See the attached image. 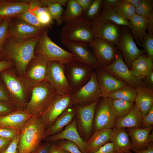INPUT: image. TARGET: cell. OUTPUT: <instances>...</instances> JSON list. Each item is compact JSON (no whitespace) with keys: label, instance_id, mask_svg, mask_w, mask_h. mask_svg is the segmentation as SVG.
I'll return each mask as SVG.
<instances>
[{"label":"cell","instance_id":"f907efd6","mask_svg":"<svg viewBox=\"0 0 153 153\" xmlns=\"http://www.w3.org/2000/svg\"><path fill=\"white\" fill-rule=\"evenodd\" d=\"M113 144L109 142L101 146L93 153H117L114 150Z\"/></svg>","mask_w":153,"mask_h":153},{"label":"cell","instance_id":"ab89813d","mask_svg":"<svg viewBox=\"0 0 153 153\" xmlns=\"http://www.w3.org/2000/svg\"><path fill=\"white\" fill-rule=\"evenodd\" d=\"M153 0H141L135 8L136 14L148 19L153 14Z\"/></svg>","mask_w":153,"mask_h":153},{"label":"cell","instance_id":"484cf974","mask_svg":"<svg viewBox=\"0 0 153 153\" xmlns=\"http://www.w3.org/2000/svg\"><path fill=\"white\" fill-rule=\"evenodd\" d=\"M143 115L135 105L126 115L116 118L114 128L129 129L141 128Z\"/></svg>","mask_w":153,"mask_h":153},{"label":"cell","instance_id":"6da1fadb","mask_svg":"<svg viewBox=\"0 0 153 153\" xmlns=\"http://www.w3.org/2000/svg\"><path fill=\"white\" fill-rule=\"evenodd\" d=\"M40 35L22 42L10 37L0 52V58L4 57L6 60L14 62L19 77L23 75L31 61L36 58L35 50Z\"/></svg>","mask_w":153,"mask_h":153},{"label":"cell","instance_id":"7402d4cb","mask_svg":"<svg viewBox=\"0 0 153 153\" xmlns=\"http://www.w3.org/2000/svg\"><path fill=\"white\" fill-rule=\"evenodd\" d=\"M33 116L25 109H17L8 114L0 116V127L13 130L19 134L25 123Z\"/></svg>","mask_w":153,"mask_h":153},{"label":"cell","instance_id":"277c9868","mask_svg":"<svg viewBox=\"0 0 153 153\" xmlns=\"http://www.w3.org/2000/svg\"><path fill=\"white\" fill-rule=\"evenodd\" d=\"M50 29L42 30L35 47L36 56L49 61H56L65 64L74 60L73 54L61 48L49 38L48 33Z\"/></svg>","mask_w":153,"mask_h":153},{"label":"cell","instance_id":"f546056e","mask_svg":"<svg viewBox=\"0 0 153 153\" xmlns=\"http://www.w3.org/2000/svg\"><path fill=\"white\" fill-rule=\"evenodd\" d=\"M153 61L148 56L142 55L133 62L130 70L134 76L143 79L153 71Z\"/></svg>","mask_w":153,"mask_h":153},{"label":"cell","instance_id":"91938a15","mask_svg":"<svg viewBox=\"0 0 153 153\" xmlns=\"http://www.w3.org/2000/svg\"><path fill=\"white\" fill-rule=\"evenodd\" d=\"M148 34L153 36V14L147 19V29Z\"/></svg>","mask_w":153,"mask_h":153},{"label":"cell","instance_id":"f1b7e54d","mask_svg":"<svg viewBox=\"0 0 153 153\" xmlns=\"http://www.w3.org/2000/svg\"><path fill=\"white\" fill-rule=\"evenodd\" d=\"M110 141L113 144L114 150L117 153L130 150V139L125 128H114L112 129Z\"/></svg>","mask_w":153,"mask_h":153},{"label":"cell","instance_id":"6f0895ef","mask_svg":"<svg viewBox=\"0 0 153 153\" xmlns=\"http://www.w3.org/2000/svg\"><path fill=\"white\" fill-rule=\"evenodd\" d=\"M131 150L135 153H153V142L149 143L145 149L139 150L132 149Z\"/></svg>","mask_w":153,"mask_h":153},{"label":"cell","instance_id":"681fc988","mask_svg":"<svg viewBox=\"0 0 153 153\" xmlns=\"http://www.w3.org/2000/svg\"><path fill=\"white\" fill-rule=\"evenodd\" d=\"M53 143L45 141L31 153H49Z\"/></svg>","mask_w":153,"mask_h":153},{"label":"cell","instance_id":"7a4b0ae2","mask_svg":"<svg viewBox=\"0 0 153 153\" xmlns=\"http://www.w3.org/2000/svg\"><path fill=\"white\" fill-rule=\"evenodd\" d=\"M46 129L39 116H33L25 123L19 134L18 153H31L44 140Z\"/></svg>","mask_w":153,"mask_h":153},{"label":"cell","instance_id":"cb8c5ba5","mask_svg":"<svg viewBox=\"0 0 153 153\" xmlns=\"http://www.w3.org/2000/svg\"><path fill=\"white\" fill-rule=\"evenodd\" d=\"M152 129L153 125L147 128H128V133L131 143L130 150L145 149L149 143L153 142L150 138Z\"/></svg>","mask_w":153,"mask_h":153},{"label":"cell","instance_id":"5bb4252c","mask_svg":"<svg viewBox=\"0 0 153 153\" xmlns=\"http://www.w3.org/2000/svg\"><path fill=\"white\" fill-rule=\"evenodd\" d=\"M103 68L135 89L143 82V78L134 76L132 73L118 50L113 62Z\"/></svg>","mask_w":153,"mask_h":153},{"label":"cell","instance_id":"4fadbf2b","mask_svg":"<svg viewBox=\"0 0 153 153\" xmlns=\"http://www.w3.org/2000/svg\"><path fill=\"white\" fill-rule=\"evenodd\" d=\"M120 26L110 20H95L91 22L94 38L101 39L116 46L121 36Z\"/></svg>","mask_w":153,"mask_h":153},{"label":"cell","instance_id":"7dc6e473","mask_svg":"<svg viewBox=\"0 0 153 153\" xmlns=\"http://www.w3.org/2000/svg\"><path fill=\"white\" fill-rule=\"evenodd\" d=\"M19 134L13 139L7 148L1 153H18V143Z\"/></svg>","mask_w":153,"mask_h":153},{"label":"cell","instance_id":"6125c7cd","mask_svg":"<svg viewBox=\"0 0 153 153\" xmlns=\"http://www.w3.org/2000/svg\"><path fill=\"white\" fill-rule=\"evenodd\" d=\"M130 3L135 8L138 6L140 3L141 0H125Z\"/></svg>","mask_w":153,"mask_h":153},{"label":"cell","instance_id":"52a82bcc","mask_svg":"<svg viewBox=\"0 0 153 153\" xmlns=\"http://www.w3.org/2000/svg\"><path fill=\"white\" fill-rule=\"evenodd\" d=\"M64 66L65 75L72 93L85 84L95 71L91 66L75 60L64 64Z\"/></svg>","mask_w":153,"mask_h":153},{"label":"cell","instance_id":"74e56055","mask_svg":"<svg viewBox=\"0 0 153 153\" xmlns=\"http://www.w3.org/2000/svg\"><path fill=\"white\" fill-rule=\"evenodd\" d=\"M112 104L116 118L127 114L135 105L134 103L126 101L120 99H112Z\"/></svg>","mask_w":153,"mask_h":153},{"label":"cell","instance_id":"db71d44e","mask_svg":"<svg viewBox=\"0 0 153 153\" xmlns=\"http://www.w3.org/2000/svg\"><path fill=\"white\" fill-rule=\"evenodd\" d=\"M12 140L0 136V153L3 152L7 148Z\"/></svg>","mask_w":153,"mask_h":153},{"label":"cell","instance_id":"9f6ffc18","mask_svg":"<svg viewBox=\"0 0 153 153\" xmlns=\"http://www.w3.org/2000/svg\"><path fill=\"white\" fill-rule=\"evenodd\" d=\"M121 0H104L101 8L105 7H114L121 1Z\"/></svg>","mask_w":153,"mask_h":153},{"label":"cell","instance_id":"e7e4bbea","mask_svg":"<svg viewBox=\"0 0 153 153\" xmlns=\"http://www.w3.org/2000/svg\"><path fill=\"white\" fill-rule=\"evenodd\" d=\"M4 18H0V24L2 22Z\"/></svg>","mask_w":153,"mask_h":153},{"label":"cell","instance_id":"4dcf8cb0","mask_svg":"<svg viewBox=\"0 0 153 153\" xmlns=\"http://www.w3.org/2000/svg\"><path fill=\"white\" fill-rule=\"evenodd\" d=\"M131 31L136 42L140 45L143 41L147 29V19L135 14L129 20Z\"/></svg>","mask_w":153,"mask_h":153},{"label":"cell","instance_id":"2e32d148","mask_svg":"<svg viewBox=\"0 0 153 153\" xmlns=\"http://www.w3.org/2000/svg\"><path fill=\"white\" fill-rule=\"evenodd\" d=\"M88 45L101 68L109 65L115 60L118 50L116 46L98 38H94Z\"/></svg>","mask_w":153,"mask_h":153},{"label":"cell","instance_id":"1f68e13d","mask_svg":"<svg viewBox=\"0 0 153 153\" xmlns=\"http://www.w3.org/2000/svg\"><path fill=\"white\" fill-rule=\"evenodd\" d=\"M44 6L47 7L53 20L58 25L63 23L62 15L63 9L62 6L66 5L68 0H41Z\"/></svg>","mask_w":153,"mask_h":153},{"label":"cell","instance_id":"f6af8a7d","mask_svg":"<svg viewBox=\"0 0 153 153\" xmlns=\"http://www.w3.org/2000/svg\"><path fill=\"white\" fill-rule=\"evenodd\" d=\"M17 109L10 102L0 101V116L8 114Z\"/></svg>","mask_w":153,"mask_h":153},{"label":"cell","instance_id":"9c48e42d","mask_svg":"<svg viewBox=\"0 0 153 153\" xmlns=\"http://www.w3.org/2000/svg\"><path fill=\"white\" fill-rule=\"evenodd\" d=\"M109 97H101L96 107L93 124L95 131L114 128L116 115Z\"/></svg>","mask_w":153,"mask_h":153},{"label":"cell","instance_id":"94428289","mask_svg":"<svg viewBox=\"0 0 153 153\" xmlns=\"http://www.w3.org/2000/svg\"><path fill=\"white\" fill-rule=\"evenodd\" d=\"M49 153H63V151L56 145L55 143H53Z\"/></svg>","mask_w":153,"mask_h":153},{"label":"cell","instance_id":"ba28073f","mask_svg":"<svg viewBox=\"0 0 153 153\" xmlns=\"http://www.w3.org/2000/svg\"><path fill=\"white\" fill-rule=\"evenodd\" d=\"M45 80L52 86L59 95H65L72 93L65 75L64 64L60 62H47Z\"/></svg>","mask_w":153,"mask_h":153},{"label":"cell","instance_id":"ffe728a7","mask_svg":"<svg viewBox=\"0 0 153 153\" xmlns=\"http://www.w3.org/2000/svg\"><path fill=\"white\" fill-rule=\"evenodd\" d=\"M60 140H67L72 141L77 145L82 153H87L86 142L81 137L78 133L76 128L75 116L64 129L57 134L47 137L44 140L54 143Z\"/></svg>","mask_w":153,"mask_h":153},{"label":"cell","instance_id":"8992f818","mask_svg":"<svg viewBox=\"0 0 153 153\" xmlns=\"http://www.w3.org/2000/svg\"><path fill=\"white\" fill-rule=\"evenodd\" d=\"M60 35L62 43L71 42L89 43L94 39L91 29V22L82 16L66 23Z\"/></svg>","mask_w":153,"mask_h":153},{"label":"cell","instance_id":"60d3db41","mask_svg":"<svg viewBox=\"0 0 153 153\" xmlns=\"http://www.w3.org/2000/svg\"><path fill=\"white\" fill-rule=\"evenodd\" d=\"M12 18H4L0 24V52L3 49L7 39L10 37L8 31V26Z\"/></svg>","mask_w":153,"mask_h":153},{"label":"cell","instance_id":"603a6c76","mask_svg":"<svg viewBox=\"0 0 153 153\" xmlns=\"http://www.w3.org/2000/svg\"><path fill=\"white\" fill-rule=\"evenodd\" d=\"M135 89L137 93L135 105L141 112L143 117L153 107V88L148 87L143 81Z\"/></svg>","mask_w":153,"mask_h":153},{"label":"cell","instance_id":"8d00e7d4","mask_svg":"<svg viewBox=\"0 0 153 153\" xmlns=\"http://www.w3.org/2000/svg\"><path fill=\"white\" fill-rule=\"evenodd\" d=\"M114 9L118 14L128 21L136 14L135 8L125 0H121Z\"/></svg>","mask_w":153,"mask_h":153},{"label":"cell","instance_id":"ac0fdd59","mask_svg":"<svg viewBox=\"0 0 153 153\" xmlns=\"http://www.w3.org/2000/svg\"><path fill=\"white\" fill-rule=\"evenodd\" d=\"M12 18L9 25L10 37L15 40L22 42L40 35L42 30L29 25L15 17Z\"/></svg>","mask_w":153,"mask_h":153},{"label":"cell","instance_id":"be15d7a7","mask_svg":"<svg viewBox=\"0 0 153 153\" xmlns=\"http://www.w3.org/2000/svg\"><path fill=\"white\" fill-rule=\"evenodd\" d=\"M120 153H133L131 151V150H130L126 152Z\"/></svg>","mask_w":153,"mask_h":153},{"label":"cell","instance_id":"b9f144b4","mask_svg":"<svg viewBox=\"0 0 153 153\" xmlns=\"http://www.w3.org/2000/svg\"><path fill=\"white\" fill-rule=\"evenodd\" d=\"M15 17L41 30L44 29L40 24L37 18L31 11L27 10Z\"/></svg>","mask_w":153,"mask_h":153},{"label":"cell","instance_id":"f5cc1de1","mask_svg":"<svg viewBox=\"0 0 153 153\" xmlns=\"http://www.w3.org/2000/svg\"><path fill=\"white\" fill-rule=\"evenodd\" d=\"M82 8L83 14L87 11L93 0H75Z\"/></svg>","mask_w":153,"mask_h":153},{"label":"cell","instance_id":"5b68a950","mask_svg":"<svg viewBox=\"0 0 153 153\" xmlns=\"http://www.w3.org/2000/svg\"><path fill=\"white\" fill-rule=\"evenodd\" d=\"M31 95L25 110L34 116H39L58 94L48 82L44 80L33 87Z\"/></svg>","mask_w":153,"mask_h":153},{"label":"cell","instance_id":"bcb514c9","mask_svg":"<svg viewBox=\"0 0 153 153\" xmlns=\"http://www.w3.org/2000/svg\"><path fill=\"white\" fill-rule=\"evenodd\" d=\"M153 125V107L143 118L141 128H147Z\"/></svg>","mask_w":153,"mask_h":153},{"label":"cell","instance_id":"8fae6325","mask_svg":"<svg viewBox=\"0 0 153 153\" xmlns=\"http://www.w3.org/2000/svg\"><path fill=\"white\" fill-rule=\"evenodd\" d=\"M71 94L61 95L57 94L53 98L39 117L46 129L68 108L72 106Z\"/></svg>","mask_w":153,"mask_h":153},{"label":"cell","instance_id":"680465c9","mask_svg":"<svg viewBox=\"0 0 153 153\" xmlns=\"http://www.w3.org/2000/svg\"><path fill=\"white\" fill-rule=\"evenodd\" d=\"M143 82L148 87L153 88V71L143 79Z\"/></svg>","mask_w":153,"mask_h":153},{"label":"cell","instance_id":"003e7915","mask_svg":"<svg viewBox=\"0 0 153 153\" xmlns=\"http://www.w3.org/2000/svg\"><path fill=\"white\" fill-rule=\"evenodd\" d=\"M1 0H0V2L1 1Z\"/></svg>","mask_w":153,"mask_h":153},{"label":"cell","instance_id":"7bdbcfd3","mask_svg":"<svg viewBox=\"0 0 153 153\" xmlns=\"http://www.w3.org/2000/svg\"><path fill=\"white\" fill-rule=\"evenodd\" d=\"M55 143L61 149L71 153H82L77 145L74 142L67 140H60Z\"/></svg>","mask_w":153,"mask_h":153},{"label":"cell","instance_id":"816d5d0a","mask_svg":"<svg viewBox=\"0 0 153 153\" xmlns=\"http://www.w3.org/2000/svg\"><path fill=\"white\" fill-rule=\"evenodd\" d=\"M0 101H7L11 103L6 88L0 79Z\"/></svg>","mask_w":153,"mask_h":153},{"label":"cell","instance_id":"d590c367","mask_svg":"<svg viewBox=\"0 0 153 153\" xmlns=\"http://www.w3.org/2000/svg\"><path fill=\"white\" fill-rule=\"evenodd\" d=\"M65 10L62 15L63 22L65 23L75 18L82 16V10L75 0H68Z\"/></svg>","mask_w":153,"mask_h":153},{"label":"cell","instance_id":"c3c4849f","mask_svg":"<svg viewBox=\"0 0 153 153\" xmlns=\"http://www.w3.org/2000/svg\"><path fill=\"white\" fill-rule=\"evenodd\" d=\"M19 134L16 131L8 128L0 127V136L13 139Z\"/></svg>","mask_w":153,"mask_h":153},{"label":"cell","instance_id":"9a60e30c","mask_svg":"<svg viewBox=\"0 0 153 153\" xmlns=\"http://www.w3.org/2000/svg\"><path fill=\"white\" fill-rule=\"evenodd\" d=\"M47 66L46 60L37 56L27 65L24 73L20 77L31 91L33 87L45 80Z\"/></svg>","mask_w":153,"mask_h":153},{"label":"cell","instance_id":"44dd1931","mask_svg":"<svg viewBox=\"0 0 153 153\" xmlns=\"http://www.w3.org/2000/svg\"><path fill=\"white\" fill-rule=\"evenodd\" d=\"M101 97H107L113 92L128 85L103 68L96 71Z\"/></svg>","mask_w":153,"mask_h":153},{"label":"cell","instance_id":"e575fe53","mask_svg":"<svg viewBox=\"0 0 153 153\" xmlns=\"http://www.w3.org/2000/svg\"><path fill=\"white\" fill-rule=\"evenodd\" d=\"M29 11L32 12L37 16L44 29L52 28L54 24V20L47 7L37 6Z\"/></svg>","mask_w":153,"mask_h":153},{"label":"cell","instance_id":"83f0119b","mask_svg":"<svg viewBox=\"0 0 153 153\" xmlns=\"http://www.w3.org/2000/svg\"><path fill=\"white\" fill-rule=\"evenodd\" d=\"M112 129L104 128L95 130L86 142L87 153H93L110 141Z\"/></svg>","mask_w":153,"mask_h":153},{"label":"cell","instance_id":"7c38bea8","mask_svg":"<svg viewBox=\"0 0 153 153\" xmlns=\"http://www.w3.org/2000/svg\"><path fill=\"white\" fill-rule=\"evenodd\" d=\"M101 97L100 89L94 71L88 81L74 93H71L73 105L83 106L91 104Z\"/></svg>","mask_w":153,"mask_h":153},{"label":"cell","instance_id":"11a10c76","mask_svg":"<svg viewBox=\"0 0 153 153\" xmlns=\"http://www.w3.org/2000/svg\"><path fill=\"white\" fill-rule=\"evenodd\" d=\"M14 65V63L12 61L0 60V73L4 70L11 68Z\"/></svg>","mask_w":153,"mask_h":153},{"label":"cell","instance_id":"4316f807","mask_svg":"<svg viewBox=\"0 0 153 153\" xmlns=\"http://www.w3.org/2000/svg\"><path fill=\"white\" fill-rule=\"evenodd\" d=\"M75 106L73 105L67 109L51 126L46 129L44 139L48 136L57 134L62 131L72 121L75 116Z\"/></svg>","mask_w":153,"mask_h":153},{"label":"cell","instance_id":"836d02e7","mask_svg":"<svg viewBox=\"0 0 153 153\" xmlns=\"http://www.w3.org/2000/svg\"><path fill=\"white\" fill-rule=\"evenodd\" d=\"M137 95L136 89L128 85L111 93L108 97L112 99H120L128 102L134 103Z\"/></svg>","mask_w":153,"mask_h":153},{"label":"cell","instance_id":"03108f58","mask_svg":"<svg viewBox=\"0 0 153 153\" xmlns=\"http://www.w3.org/2000/svg\"><path fill=\"white\" fill-rule=\"evenodd\" d=\"M63 153H71L70 152H68L67 151H66V150H63Z\"/></svg>","mask_w":153,"mask_h":153},{"label":"cell","instance_id":"d6a6232c","mask_svg":"<svg viewBox=\"0 0 153 153\" xmlns=\"http://www.w3.org/2000/svg\"><path fill=\"white\" fill-rule=\"evenodd\" d=\"M102 9L99 14L95 20H110L120 26L128 27L130 29L129 21L118 14L115 11L114 7H105Z\"/></svg>","mask_w":153,"mask_h":153},{"label":"cell","instance_id":"d6986e66","mask_svg":"<svg viewBox=\"0 0 153 153\" xmlns=\"http://www.w3.org/2000/svg\"><path fill=\"white\" fill-rule=\"evenodd\" d=\"M63 44L71 51L75 60L91 66L96 71L101 68L90 49L88 43L71 42Z\"/></svg>","mask_w":153,"mask_h":153},{"label":"cell","instance_id":"ee69618b","mask_svg":"<svg viewBox=\"0 0 153 153\" xmlns=\"http://www.w3.org/2000/svg\"><path fill=\"white\" fill-rule=\"evenodd\" d=\"M141 46L144 48L148 56L153 60V36L146 33Z\"/></svg>","mask_w":153,"mask_h":153},{"label":"cell","instance_id":"30bf717a","mask_svg":"<svg viewBox=\"0 0 153 153\" xmlns=\"http://www.w3.org/2000/svg\"><path fill=\"white\" fill-rule=\"evenodd\" d=\"M100 98L89 104L74 105L76 108L75 116L77 129L81 137L86 142L91 135L96 107Z\"/></svg>","mask_w":153,"mask_h":153},{"label":"cell","instance_id":"e0dca14e","mask_svg":"<svg viewBox=\"0 0 153 153\" xmlns=\"http://www.w3.org/2000/svg\"><path fill=\"white\" fill-rule=\"evenodd\" d=\"M120 52L124 62L130 67L133 62L138 57L144 54V50H140L134 42L133 34L126 29H122L121 36L116 46Z\"/></svg>","mask_w":153,"mask_h":153},{"label":"cell","instance_id":"3957f363","mask_svg":"<svg viewBox=\"0 0 153 153\" xmlns=\"http://www.w3.org/2000/svg\"><path fill=\"white\" fill-rule=\"evenodd\" d=\"M0 79L6 88L11 103L17 109H24L27 95L31 91L21 78L10 68L1 72Z\"/></svg>","mask_w":153,"mask_h":153},{"label":"cell","instance_id":"d4e9b609","mask_svg":"<svg viewBox=\"0 0 153 153\" xmlns=\"http://www.w3.org/2000/svg\"><path fill=\"white\" fill-rule=\"evenodd\" d=\"M30 1L1 0L0 18L15 17L27 11Z\"/></svg>","mask_w":153,"mask_h":153},{"label":"cell","instance_id":"f35d334b","mask_svg":"<svg viewBox=\"0 0 153 153\" xmlns=\"http://www.w3.org/2000/svg\"><path fill=\"white\" fill-rule=\"evenodd\" d=\"M103 0H93L90 7L82 17L88 22H91L95 20L101 12Z\"/></svg>","mask_w":153,"mask_h":153}]
</instances>
